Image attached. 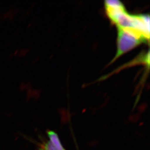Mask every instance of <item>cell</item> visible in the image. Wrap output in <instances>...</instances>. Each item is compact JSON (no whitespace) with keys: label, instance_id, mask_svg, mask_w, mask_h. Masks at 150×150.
<instances>
[{"label":"cell","instance_id":"5b68a950","mask_svg":"<svg viewBox=\"0 0 150 150\" xmlns=\"http://www.w3.org/2000/svg\"><path fill=\"white\" fill-rule=\"evenodd\" d=\"M29 51V49H23L21 51H20L19 52V56H23V55H25L26 54H27L28 52Z\"/></svg>","mask_w":150,"mask_h":150},{"label":"cell","instance_id":"8992f818","mask_svg":"<svg viewBox=\"0 0 150 150\" xmlns=\"http://www.w3.org/2000/svg\"><path fill=\"white\" fill-rule=\"evenodd\" d=\"M27 88V83H21L20 85V89L23 90V89H25Z\"/></svg>","mask_w":150,"mask_h":150},{"label":"cell","instance_id":"277c9868","mask_svg":"<svg viewBox=\"0 0 150 150\" xmlns=\"http://www.w3.org/2000/svg\"><path fill=\"white\" fill-rule=\"evenodd\" d=\"M40 150H58L49 141L41 145Z\"/></svg>","mask_w":150,"mask_h":150},{"label":"cell","instance_id":"6da1fadb","mask_svg":"<svg viewBox=\"0 0 150 150\" xmlns=\"http://www.w3.org/2000/svg\"><path fill=\"white\" fill-rule=\"evenodd\" d=\"M108 15L119 29L134 30L149 40L150 18L147 15L134 16L128 14L123 5L116 7H105Z\"/></svg>","mask_w":150,"mask_h":150},{"label":"cell","instance_id":"7a4b0ae2","mask_svg":"<svg viewBox=\"0 0 150 150\" xmlns=\"http://www.w3.org/2000/svg\"><path fill=\"white\" fill-rule=\"evenodd\" d=\"M147 40L134 30L119 29L117 38V51L115 58H117L127 51L133 48L140 43Z\"/></svg>","mask_w":150,"mask_h":150},{"label":"cell","instance_id":"3957f363","mask_svg":"<svg viewBox=\"0 0 150 150\" xmlns=\"http://www.w3.org/2000/svg\"><path fill=\"white\" fill-rule=\"evenodd\" d=\"M49 138L50 139L49 142L58 150H65L64 148L60 142L58 136L55 132L52 131H49L47 133Z\"/></svg>","mask_w":150,"mask_h":150}]
</instances>
